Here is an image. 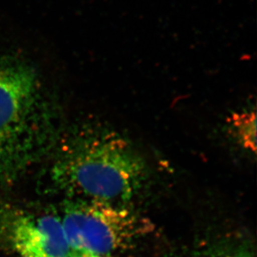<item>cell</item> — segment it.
Returning a JSON list of instances; mask_svg holds the SVG:
<instances>
[{"instance_id":"5b68a950","label":"cell","mask_w":257,"mask_h":257,"mask_svg":"<svg viewBox=\"0 0 257 257\" xmlns=\"http://www.w3.org/2000/svg\"><path fill=\"white\" fill-rule=\"evenodd\" d=\"M233 131L241 145L255 153L256 151V116L255 111H245L233 115L231 118Z\"/></svg>"},{"instance_id":"277c9868","label":"cell","mask_w":257,"mask_h":257,"mask_svg":"<svg viewBox=\"0 0 257 257\" xmlns=\"http://www.w3.org/2000/svg\"><path fill=\"white\" fill-rule=\"evenodd\" d=\"M0 246L20 257H69L73 251L59 215L0 203Z\"/></svg>"},{"instance_id":"6da1fadb","label":"cell","mask_w":257,"mask_h":257,"mask_svg":"<svg viewBox=\"0 0 257 257\" xmlns=\"http://www.w3.org/2000/svg\"><path fill=\"white\" fill-rule=\"evenodd\" d=\"M57 187L73 199L123 204L145 182V161L107 124L87 121L68 134L53 167Z\"/></svg>"},{"instance_id":"7a4b0ae2","label":"cell","mask_w":257,"mask_h":257,"mask_svg":"<svg viewBox=\"0 0 257 257\" xmlns=\"http://www.w3.org/2000/svg\"><path fill=\"white\" fill-rule=\"evenodd\" d=\"M58 116L36 71L0 61V184L17 180L58 139Z\"/></svg>"},{"instance_id":"52a82bcc","label":"cell","mask_w":257,"mask_h":257,"mask_svg":"<svg viewBox=\"0 0 257 257\" xmlns=\"http://www.w3.org/2000/svg\"><path fill=\"white\" fill-rule=\"evenodd\" d=\"M69 257H110L105 255H97L93 253L85 252V251H78V250H73Z\"/></svg>"},{"instance_id":"3957f363","label":"cell","mask_w":257,"mask_h":257,"mask_svg":"<svg viewBox=\"0 0 257 257\" xmlns=\"http://www.w3.org/2000/svg\"><path fill=\"white\" fill-rule=\"evenodd\" d=\"M59 216L72 250L105 256L131 248L152 230L139 214L106 201L71 200Z\"/></svg>"},{"instance_id":"8992f818","label":"cell","mask_w":257,"mask_h":257,"mask_svg":"<svg viewBox=\"0 0 257 257\" xmlns=\"http://www.w3.org/2000/svg\"><path fill=\"white\" fill-rule=\"evenodd\" d=\"M197 257H255L249 240H224L211 245Z\"/></svg>"}]
</instances>
